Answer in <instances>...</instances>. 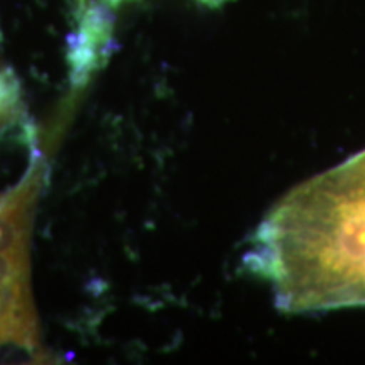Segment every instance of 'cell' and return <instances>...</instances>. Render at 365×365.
<instances>
[{
    "label": "cell",
    "instance_id": "cell-1",
    "mask_svg": "<svg viewBox=\"0 0 365 365\" xmlns=\"http://www.w3.org/2000/svg\"><path fill=\"white\" fill-rule=\"evenodd\" d=\"M244 262L281 312L365 307V149L282 196Z\"/></svg>",
    "mask_w": 365,
    "mask_h": 365
},
{
    "label": "cell",
    "instance_id": "cell-2",
    "mask_svg": "<svg viewBox=\"0 0 365 365\" xmlns=\"http://www.w3.org/2000/svg\"><path fill=\"white\" fill-rule=\"evenodd\" d=\"M105 4H107L108 7H113V6H118V4H122V2H125V0H103Z\"/></svg>",
    "mask_w": 365,
    "mask_h": 365
}]
</instances>
